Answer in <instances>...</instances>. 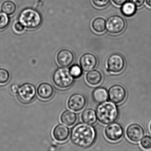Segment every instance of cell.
I'll list each match as a JSON object with an SVG mask.
<instances>
[{
  "label": "cell",
  "mask_w": 151,
  "mask_h": 151,
  "mask_svg": "<svg viewBox=\"0 0 151 151\" xmlns=\"http://www.w3.org/2000/svg\"><path fill=\"white\" fill-rule=\"evenodd\" d=\"M107 66L108 72L119 73L125 68V60L123 57L119 54H113L107 59Z\"/></svg>",
  "instance_id": "cell-7"
},
{
  "label": "cell",
  "mask_w": 151,
  "mask_h": 151,
  "mask_svg": "<svg viewBox=\"0 0 151 151\" xmlns=\"http://www.w3.org/2000/svg\"><path fill=\"white\" fill-rule=\"evenodd\" d=\"M126 25V22L122 17L114 15L107 19L106 29L110 33L118 34L124 31Z\"/></svg>",
  "instance_id": "cell-6"
},
{
  "label": "cell",
  "mask_w": 151,
  "mask_h": 151,
  "mask_svg": "<svg viewBox=\"0 0 151 151\" xmlns=\"http://www.w3.org/2000/svg\"><path fill=\"white\" fill-rule=\"evenodd\" d=\"M95 138V131L93 127L82 123L75 126L71 134L72 142L76 146L81 148L90 147L94 143Z\"/></svg>",
  "instance_id": "cell-1"
},
{
  "label": "cell",
  "mask_w": 151,
  "mask_h": 151,
  "mask_svg": "<svg viewBox=\"0 0 151 151\" xmlns=\"http://www.w3.org/2000/svg\"><path fill=\"white\" fill-rule=\"evenodd\" d=\"M146 4L149 7L151 8V0H146Z\"/></svg>",
  "instance_id": "cell-32"
},
{
  "label": "cell",
  "mask_w": 151,
  "mask_h": 151,
  "mask_svg": "<svg viewBox=\"0 0 151 151\" xmlns=\"http://www.w3.org/2000/svg\"><path fill=\"white\" fill-rule=\"evenodd\" d=\"M111 0H92L93 4L96 7L103 8L108 5Z\"/></svg>",
  "instance_id": "cell-27"
},
{
  "label": "cell",
  "mask_w": 151,
  "mask_h": 151,
  "mask_svg": "<svg viewBox=\"0 0 151 151\" xmlns=\"http://www.w3.org/2000/svg\"><path fill=\"white\" fill-rule=\"evenodd\" d=\"M19 21L24 27L28 29H35L40 26L41 24L42 18L37 11L27 8L20 12Z\"/></svg>",
  "instance_id": "cell-3"
},
{
  "label": "cell",
  "mask_w": 151,
  "mask_h": 151,
  "mask_svg": "<svg viewBox=\"0 0 151 151\" xmlns=\"http://www.w3.org/2000/svg\"><path fill=\"white\" fill-rule=\"evenodd\" d=\"M71 75L74 78H78L82 74V70L78 65H74L69 69Z\"/></svg>",
  "instance_id": "cell-23"
},
{
  "label": "cell",
  "mask_w": 151,
  "mask_h": 151,
  "mask_svg": "<svg viewBox=\"0 0 151 151\" xmlns=\"http://www.w3.org/2000/svg\"><path fill=\"white\" fill-rule=\"evenodd\" d=\"M108 93L110 101L115 104L122 103L126 97V90L123 86L119 84L112 86Z\"/></svg>",
  "instance_id": "cell-9"
},
{
  "label": "cell",
  "mask_w": 151,
  "mask_h": 151,
  "mask_svg": "<svg viewBox=\"0 0 151 151\" xmlns=\"http://www.w3.org/2000/svg\"><path fill=\"white\" fill-rule=\"evenodd\" d=\"M86 80L89 84L92 86L98 85L102 81V74L97 70H92L87 73Z\"/></svg>",
  "instance_id": "cell-19"
},
{
  "label": "cell",
  "mask_w": 151,
  "mask_h": 151,
  "mask_svg": "<svg viewBox=\"0 0 151 151\" xmlns=\"http://www.w3.org/2000/svg\"><path fill=\"white\" fill-rule=\"evenodd\" d=\"M9 23V19L7 15L0 12V30L4 29Z\"/></svg>",
  "instance_id": "cell-26"
},
{
  "label": "cell",
  "mask_w": 151,
  "mask_h": 151,
  "mask_svg": "<svg viewBox=\"0 0 151 151\" xmlns=\"http://www.w3.org/2000/svg\"><path fill=\"white\" fill-rule=\"evenodd\" d=\"M118 115V107L113 102L105 101L101 103L97 108V118L103 125H109L115 122Z\"/></svg>",
  "instance_id": "cell-2"
},
{
  "label": "cell",
  "mask_w": 151,
  "mask_h": 151,
  "mask_svg": "<svg viewBox=\"0 0 151 151\" xmlns=\"http://www.w3.org/2000/svg\"><path fill=\"white\" fill-rule=\"evenodd\" d=\"M121 11L123 15L126 17H132L136 12L137 6L131 2H126L122 5Z\"/></svg>",
  "instance_id": "cell-20"
},
{
  "label": "cell",
  "mask_w": 151,
  "mask_h": 151,
  "mask_svg": "<svg viewBox=\"0 0 151 151\" xmlns=\"http://www.w3.org/2000/svg\"><path fill=\"white\" fill-rule=\"evenodd\" d=\"M87 103L86 98L82 94L75 93L69 97L67 102V106L69 109L75 112L82 110Z\"/></svg>",
  "instance_id": "cell-10"
},
{
  "label": "cell",
  "mask_w": 151,
  "mask_h": 151,
  "mask_svg": "<svg viewBox=\"0 0 151 151\" xmlns=\"http://www.w3.org/2000/svg\"><path fill=\"white\" fill-rule=\"evenodd\" d=\"M77 119L76 114L69 110L64 111L60 116V120L62 123L69 127L74 125Z\"/></svg>",
  "instance_id": "cell-17"
},
{
  "label": "cell",
  "mask_w": 151,
  "mask_h": 151,
  "mask_svg": "<svg viewBox=\"0 0 151 151\" xmlns=\"http://www.w3.org/2000/svg\"><path fill=\"white\" fill-rule=\"evenodd\" d=\"M150 130L151 132V123L150 124Z\"/></svg>",
  "instance_id": "cell-33"
},
{
  "label": "cell",
  "mask_w": 151,
  "mask_h": 151,
  "mask_svg": "<svg viewBox=\"0 0 151 151\" xmlns=\"http://www.w3.org/2000/svg\"><path fill=\"white\" fill-rule=\"evenodd\" d=\"M16 10V5L15 3L12 1H5L2 4V11L7 15H11L13 14Z\"/></svg>",
  "instance_id": "cell-22"
},
{
  "label": "cell",
  "mask_w": 151,
  "mask_h": 151,
  "mask_svg": "<svg viewBox=\"0 0 151 151\" xmlns=\"http://www.w3.org/2000/svg\"><path fill=\"white\" fill-rule=\"evenodd\" d=\"M141 145L145 150H151V137L145 136L141 140Z\"/></svg>",
  "instance_id": "cell-25"
},
{
  "label": "cell",
  "mask_w": 151,
  "mask_h": 151,
  "mask_svg": "<svg viewBox=\"0 0 151 151\" xmlns=\"http://www.w3.org/2000/svg\"><path fill=\"white\" fill-rule=\"evenodd\" d=\"M129 1L134 3L137 7H141L144 4L145 0H129Z\"/></svg>",
  "instance_id": "cell-28"
},
{
  "label": "cell",
  "mask_w": 151,
  "mask_h": 151,
  "mask_svg": "<svg viewBox=\"0 0 151 151\" xmlns=\"http://www.w3.org/2000/svg\"><path fill=\"white\" fill-rule=\"evenodd\" d=\"M81 119L84 123L89 125H93L97 121L96 113L92 109L84 110L81 115Z\"/></svg>",
  "instance_id": "cell-18"
},
{
  "label": "cell",
  "mask_w": 151,
  "mask_h": 151,
  "mask_svg": "<svg viewBox=\"0 0 151 151\" xmlns=\"http://www.w3.org/2000/svg\"><path fill=\"white\" fill-rule=\"evenodd\" d=\"M127 137L129 140L133 142H140L144 134V131L142 126L138 124H133L129 125L126 129Z\"/></svg>",
  "instance_id": "cell-11"
},
{
  "label": "cell",
  "mask_w": 151,
  "mask_h": 151,
  "mask_svg": "<svg viewBox=\"0 0 151 151\" xmlns=\"http://www.w3.org/2000/svg\"><path fill=\"white\" fill-rule=\"evenodd\" d=\"M36 93L35 87L28 83H24L19 87L17 92L19 99L24 103H29L33 101Z\"/></svg>",
  "instance_id": "cell-5"
},
{
  "label": "cell",
  "mask_w": 151,
  "mask_h": 151,
  "mask_svg": "<svg viewBox=\"0 0 151 151\" xmlns=\"http://www.w3.org/2000/svg\"><path fill=\"white\" fill-rule=\"evenodd\" d=\"M80 65L82 70L89 72L94 70L98 63L95 56L91 53H86L81 57L79 60Z\"/></svg>",
  "instance_id": "cell-12"
},
{
  "label": "cell",
  "mask_w": 151,
  "mask_h": 151,
  "mask_svg": "<svg viewBox=\"0 0 151 151\" xmlns=\"http://www.w3.org/2000/svg\"><path fill=\"white\" fill-rule=\"evenodd\" d=\"M14 28L18 32H21L24 30V27L20 22H17L15 24Z\"/></svg>",
  "instance_id": "cell-29"
},
{
  "label": "cell",
  "mask_w": 151,
  "mask_h": 151,
  "mask_svg": "<svg viewBox=\"0 0 151 151\" xmlns=\"http://www.w3.org/2000/svg\"><path fill=\"white\" fill-rule=\"evenodd\" d=\"M10 79L9 72L4 68H0V85L7 83Z\"/></svg>",
  "instance_id": "cell-24"
},
{
  "label": "cell",
  "mask_w": 151,
  "mask_h": 151,
  "mask_svg": "<svg viewBox=\"0 0 151 151\" xmlns=\"http://www.w3.org/2000/svg\"><path fill=\"white\" fill-rule=\"evenodd\" d=\"M19 87L18 85H16V84H13L11 86L10 90L12 93L14 94H17V92L18 90Z\"/></svg>",
  "instance_id": "cell-31"
},
{
  "label": "cell",
  "mask_w": 151,
  "mask_h": 151,
  "mask_svg": "<svg viewBox=\"0 0 151 151\" xmlns=\"http://www.w3.org/2000/svg\"><path fill=\"white\" fill-rule=\"evenodd\" d=\"M123 128L120 124L118 123L109 124L105 130V137L111 142H117L119 141L123 137Z\"/></svg>",
  "instance_id": "cell-8"
},
{
  "label": "cell",
  "mask_w": 151,
  "mask_h": 151,
  "mask_svg": "<svg viewBox=\"0 0 151 151\" xmlns=\"http://www.w3.org/2000/svg\"><path fill=\"white\" fill-rule=\"evenodd\" d=\"M69 134L68 128L62 124L56 126L53 129V137L59 142H62L66 141L69 137Z\"/></svg>",
  "instance_id": "cell-15"
},
{
  "label": "cell",
  "mask_w": 151,
  "mask_h": 151,
  "mask_svg": "<svg viewBox=\"0 0 151 151\" xmlns=\"http://www.w3.org/2000/svg\"><path fill=\"white\" fill-rule=\"evenodd\" d=\"M74 59L73 53L69 50H61L57 55L58 63L63 67H67L71 65L74 61Z\"/></svg>",
  "instance_id": "cell-13"
},
{
  "label": "cell",
  "mask_w": 151,
  "mask_h": 151,
  "mask_svg": "<svg viewBox=\"0 0 151 151\" xmlns=\"http://www.w3.org/2000/svg\"><path fill=\"white\" fill-rule=\"evenodd\" d=\"M92 98L96 103L101 104L107 101L108 93L106 89L99 87L97 88L93 91Z\"/></svg>",
  "instance_id": "cell-16"
},
{
  "label": "cell",
  "mask_w": 151,
  "mask_h": 151,
  "mask_svg": "<svg viewBox=\"0 0 151 151\" xmlns=\"http://www.w3.org/2000/svg\"><path fill=\"white\" fill-rule=\"evenodd\" d=\"M53 81L56 86L60 89L70 88L74 81V78L71 75L68 69L59 68L54 72Z\"/></svg>",
  "instance_id": "cell-4"
},
{
  "label": "cell",
  "mask_w": 151,
  "mask_h": 151,
  "mask_svg": "<svg viewBox=\"0 0 151 151\" xmlns=\"http://www.w3.org/2000/svg\"><path fill=\"white\" fill-rule=\"evenodd\" d=\"M92 27L95 32L101 33L106 28V21L103 18H96L93 20Z\"/></svg>",
  "instance_id": "cell-21"
},
{
  "label": "cell",
  "mask_w": 151,
  "mask_h": 151,
  "mask_svg": "<svg viewBox=\"0 0 151 151\" xmlns=\"http://www.w3.org/2000/svg\"><path fill=\"white\" fill-rule=\"evenodd\" d=\"M113 2L118 6L123 5L126 2L127 0H112Z\"/></svg>",
  "instance_id": "cell-30"
},
{
  "label": "cell",
  "mask_w": 151,
  "mask_h": 151,
  "mask_svg": "<svg viewBox=\"0 0 151 151\" xmlns=\"http://www.w3.org/2000/svg\"><path fill=\"white\" fill-rule=\"evenodd\" d=\"M37 93L39 97L44 100L50 99L54 93L53 86L48 83H42L38 86Z\"/></svg>",
  "instance_id": "cell-14"
}]
</instances>
